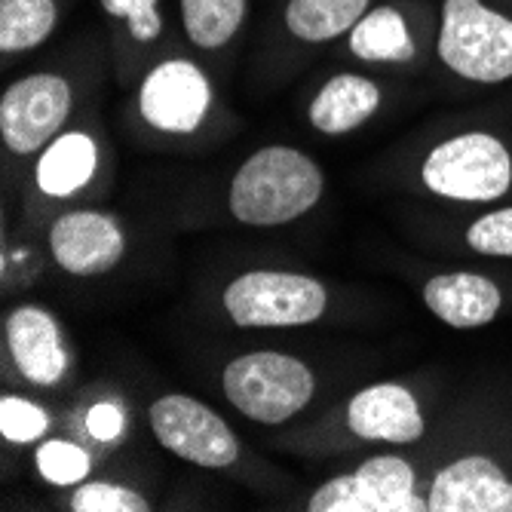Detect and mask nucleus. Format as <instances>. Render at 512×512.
Masks as SVG:
<instances>
[{"instance_id": "nucleus-1", "label": "nucleus", "mask_w": 512, "mask_h": 512, "mask_svg": "<svg viewBox=\"0 0 512 512\" xmlns=\"http://www.w3.org/2000/svg\"><path fill=\"white\" fill-rule=\"evenodd\" d=\"M421 448L427 512H512V405H457Z\"/></svg>"}, {"instance_id": "nucleus-2", "label": "nucleus", "mask_w": 512, "mask_h": 512, "mask_svg": "<svg viewBox=\"0 0 512 512\" xmlns=\"http://www.w3.org/2000/svg\"><path fill=\"white\" fill-rule=\"evenodd\" d=\"M433 433L424 396L408 381H378L283 439L301 457H332L356 448H414Z\"/></svg>"}, {"instance_id": "nucleus-3", "label": "nucleus", "mask_w": 512, "mask_h": 512, "mask_svg": "<svg viewBox=\"0 0 512 512\" xmlns=\"http://www.w3.org/2000/svg\"><path fill=\"white\" fill-rule=\"evenodd\" d=\"M325 194L322 166L292 145H264L227 181V215L243 227H286L310 215Z\"/></svg>"}, {"instance_id": "nucleus-4", "label": "nucleus", "mask_w": 512, "mask_h": 512, "mask_svg": "<svg viewBox=\"0 0 512 512\" xmlns=\"http://www.w3.org/2000/svg\"><path fill=\"white\" fill-rule=\"evenodd\" d=\"M436 65L463 89L512 83V0H436Z\"/></svg>"}, {"instance_id": "nucleus-5", "label": "nucleus", "mask_w": 512, "mask_h": 512, "mask_svg": "<svg viewBox=\"0 0 512 512\" xmlns=\"http://www.w3.org/2000/svg\"><path fill=\"white\" fill-rule=\"evenodd\" d=\"M129 89V120L151 138H197L221 117L215 77L191 50L160 56Z\"/></svg>"}, {"instance_id": "nucleus-6", "label": "nucleus", "mask_w": 512, "mask_h": 512, "mask_svg": "<svg viewBox=\"0 0 512 512\" xmlns=\"http://www.w3.org/2000/svg\"><path fill=\"white\" fill-rule=\"evenodd\" d=\"M421 191L460 206H491L512 194V145L491 129H460L417 163Z\"/></svg>"}, {"instance_id": "nucleus-7", "label": "nucleus", "mask_w": 512, "mask_h": 512, "mask_svg": "<svg viewBox=\"0 0 512 512\" xmlns=\"http://www.w3.org/2000/svg\"><path fill=\"white\" fill-rule=\"evenodd\" d=\"M319 393L316 368L286 350H249L221 368V396L258 427H283L310 408Z\"/></svg>"}, {"instance_id": "nucleus-8", "label": "nucleus", "mask_w": 512, "mask_h": 512, "mask_svg": "<svg viewBox=\"0 0 512 512\" xmlns=\"http://www.w3.org/2000/svg\"><path fill=\"white\" fill-rule=\"evenodd\" d=\"M424 448H378L347 473L316 485L307 512H427Z\"/></svg>"}, {"instance_id": "nucleus-9", "label": "nucleus", "mask_w": 512, "mask_h": 512, "mask_svg": "<svg viewBox=\"0 0 512 512\" xmlns=\"http://www.w3.org/2000/svg\"><path fill=\"white\" fill-rule=\"evenodd\" d=\"M436 37V0H378L341 40V50L365 71L424 74L436 65Z\"/></svg>"}, {"instance_id": "nucleus-10", "label": "nucleus", "mask_w": 512, "mask_h": 512, "mask_svg": "<svg viewBox=\"0 0 512 512\" xmlns=\"http://www.w3.org/2000/svg\"><path fill=\"white\" fill-rule=\"evenodd\" d=\"M329 307V286L298 270L255 267L227 279L221 289V313L237 329H304Z\"/></svg>"}, {"instance_id": "nucleus-11", "label": "nucleus", "mask_w": 512, "mask_h": 512, "mask_svg": "<svg viewBox=\"0 0 512 512\" xmlns=\"http://www.w3.org/2000/svg\"><path fill=\"white\" fill-rule=\"evenodd\" d=\"M80 102L74 68H37L16 77L0 96V142L16 160L37 157L71 126Z\"/></svg>"}, {"instance_id": "nucleus-12", "label": "nucleus", "mask_w": 512, "mask_h": 512, "mask_svg": "<svg viewBox=\"0 0 512 512\" xmlns=\"http://www.w3.org/2000/svg\"><path fill=\"white\" fill-rule=\"evenodd\" d=\"M157 445L200 470H230L243 460V442L224 417L197 396L163 393L148 405Z\"/></svg>"}, {"instance_id": "nucleus-13", "label": "nucleus", "mask_w": 512, "mask_h": 512, "mask_svg": "<svg viewBox=\"0 0 512 512\" xmlns=\"http://www.w3.org/2000/svg\"><path fill=\"white\" fill-rule=\"evenodd\" d=\"M46 249L62 273L96 279L123 264L129 234L120 215L99 206H74L50 221Z\"/></svg>"}, {"instance_id": "nucleus-14", "label": "nucleus", "mask_w": 512, "mask_h": 512, "mask_svg": "<svg viewBox=\"0 0 512 512\" xmlns=\"http://www.w3.org/2000/svg\"><path fill=\"white\" fill-rule=\"evenodd\" d=\"M4 353L16 375L34 390H59L74 368L59 316L46 304H16L4 316Z\"/></svg>"}, {"instance_id": "nucleus-15", "label": "nucleus", "mask_w": 512, "mask_h": 512, "mask_svg": "<svg viewBox=\"0 0 512 512\" xmlns=\"http://www.w3.org/2000/svg\"><path fill=\"white\" fill-rule=\"evenodd\" d=\"M114 74L132 86L160 56L181 50L172 40L166 0H99Z\"/></svg>"}, {"instance_id": "nucleus-16", "label": "nucleus", "mask_w": 512, "mask_h": 512, "mask_svg": "<svg viewBox=\"0 0 512 512\" xmlns=\"http://www.w3.org/2000/svg\"><path fill=\"white\" fill-rule=\"evenodd\" d=\"M102 169V135L92 126H68L34 157L31 181L46 203H71L96 188Z\"/></svg>"}, {"instance_id": "nucleus-17", "label": "nucleus", "mask_w": 512, "mask_h": 512, "mask_svg": "<svg viewBox=\"0 0 512 512\" xmlns=\"http://www.w3.org/2000/svg\"><path fill=\"white\" fill-rule=\"evenodd\" d=\"M387 83L362 71H335L307 102V123L325 138H344L378 117L387 102Z\"/></svg>"}, {"instance_id": "nucleus-18", "label": "nucleus", "mask_w": 512, "mask_h": 512, "mask_svg": "<svg viewBox=\"0 0 512 512\" xmlns=\"http://www.w3.org/2000/svg\"><path fill=\"white\" fill-rule=\"evenodd\" d=\"M421 298L430 316L457 332L485 329L506 307L503 286L476 270H445L427 276Z\"/></svg>"}, {"instance_id": "nucleus-19", "label": "nucleus", "mask_w": 512, "mask_h": 512, "mask_svg": "<svg viewBox=\"0 0 512 512\" xmlns=\"http://www.w3.org/2000/svg\"><path fill=\"white\" fill-rule=\"evenodd\" d=\"M378 0H286L276 16V46L289 53L341 43Z\"/></svg>"}, {"instance_id": "nucleus-20", "label": "nucleus", "mask_w": 512, "mask_h": 512, "mask_svg": "<svg viewBox=\"0 0 512 512\" xmlns=\"http://www.w3.org/2000/svg\"><path fill=\"white\" fill-rule=\"evenodd\" d=\"M249 10V0H178L181 43L197 59H221L243 37Z\"/></svg>"}, {"instance_id": "nucleus-21", "label": "nucleus", "mask_w": 512, "mask_h": 512, "mask_svg": "<svg viewBox=\"0 0 512 512\" xmlns=\"http://www.w3.org/2000/svg\"><path fill=\"white\" fill-rule=\"evenodd\" d=\"M65 16V0H0V56L13 62L50 43Z\"/></svg>"}, {"instance_id": "nucleus-22", "label": "nucleus", "mask_w": 512, "mask_h": 512, "mask_svg": "<svg viewBox=\"0 0 512 512\" xmlns=\"http://www.w3.org/2000/svg\"><path fill=\"white\" fill-rule=\"evenodd\" d=\"M62 506L68 512H148L154 509L148 494L135 491L123 482H111V479H92V482L83 479L71 485Z\"/></svg>"}, {"instance_id": "nucleus-23", "label": "nucleus", "mask_w": 512, "mask_h": 512, "mask_svg": "<svg viewBox=\"0 0 512 512\" xmlns=\"http://www.w3.org/2000/svg\"><path fill=\"white\" fill-rule=\"evenodd\" d=\"M34 467L43 482L56 488H71L92 473V454L77 439H43L34 451Z\"/></svg>"}, {"instance_id": "nucleus-24", "label": "nucleus", "mask_w": 512, "mask_h": 512, "mask_svg": "<svg viewBox=\"0 0 512 512\" xmlns=\"http://www.w3.org/2000/svg\"><path fill=\"white\" fill-rule=\"evenodd\" d=\"M53 430V417L40 402L22 393H4L0 399V436L7 445H37Z\"/></svg>"}, {"instance_id": "nucleus-25", "label": "nucleus", "mask_w": 512, "mask_h": 512, "mask_svg": "<svg viewBox=\"0 0 512 512\" xmlns=\"http://www.w3.org/2000/svg\"><path fill=\"white\" fill-rule=\"evenodd\" d=\"M460 243L479 258H512V203L479 212L460 230Z\"/></svg>"}, {"instance_id": "nucleus-26", "label": "nucleus", "mask_w": 512, "mask_h": 512, "mask_svg": "<svg viewBox=\"0 0 512 512\" xmlns=\"http://www.w3.org/2000/svg\"><path fill=\"white\" fill-rule=\"evenodd\" d=\"M86 433L96 442H117L126 433V408L120 402H96L83 417Z\"/></svg>"}]
</instances>
